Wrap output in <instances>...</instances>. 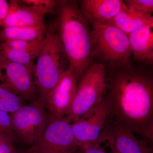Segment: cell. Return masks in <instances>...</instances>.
Listing matches in <instances>:
<instances>
[{"label": "cell", "mask_w": 153, "mask_h": 153, "mask_svg": "<svg viewBox=\"0 0 153 153\" xmlns=\"http://www.w3.org/2000/svg\"><path fill=\"white\" fill-rule=\"evenodd\" d=\"M91 26L94 62L105 67L132 63L128 36L109 23Z\"/></svg>", "instance_id": "cell-4"}, {"label": "cell", "mask_w": 153, "mask_h": 153, "mask_svg": "<svg viewBox=\"0 0 153 153\" xmlns=\"http://www.w3.org/2000/svg\"><path fill=\"white\" fill-rule=\"evenodd\" d=\"M23 99L8 88L0 83V110L13 113L23 105Z\"/></svg>", "instance_id": "cell-18"}, {"label": "cell", "mask_w": 153, "mask_h": 153, "mask_svg": "<svg viewBox=\"0 0 153 153\" xmlns=\"http://www.w3.org/2000/svg\"><path fill=\"white\" fill-rule=\"evenodd\" d=\"M106 96L111 115L146 139L153 126V66H107Z\"/></svg>", "instance_id": "cell-1"}, {"label": "cell", "mask_w": 153, "mask_h": 153, "mask_svg": "<svg viewBox=\"0 0 153 153\" xmlns=\"http://www.w3.org/2000/svg\"><path fill=\"white\" fill-rule=\"evenodd\" d=\"M146 139H147L151 143L152 147V149H153V126L150 130L148 133Z\"/></svg>", "instance_id": "cell-26"}, {"label": "cell", "mask_w": 153, "mask_h": 153, "mask_svg": "<svg viewBox=\"0 0 153 153\" xmlns=\"http://www.w3.org/2000/svg\"><path fill=\"white\" fill-rule=\"evenodd\" d=\"M41 49L33 51H24L0 47V55L11 62L19 63L33 68L35 60L37 59Z\"/></svg>", "instance_id": "cell-17"}, {"label": "cell", "mask_w": 153, "mask_h": 153, "mask_svg": "<svg viewBox=\"0 0 153 153\" xmlns=\"http://www.w3.org/2000/svg\"><path fill=\"white\" fill-rule=\"evenodd\" d=\"M128 37L134 60L148 65L153 57V17Z\"/></svg>", "instance_id": "cell-13"}, {"label": "cell", "mask_w": 153, "mask_h": 153, "mask_svg": "<svg viewBox=\"0 0 153 153\" xmlns=\"http://www.w3.org/2000/svg\"><path fill=\"white\" fill-rule=\"evenodd\" d=\"M47 26L8 27L0 32V38L4 42L13 41H38L44 39Z\"/></svg>", "instance_id": "cell-16"}, {"label": "cell", "mask_w": 153, "mask_h": 153, "mask_svg": "<svg viewBox=\"0 0 153 153\" xmlns=\"http://www.w3.org/2000/svg\"><path fill=\"white\" fill-rule=\"evenodd\" d=\"M9 135L0 133V153H15L12 141Z\"/></svg>", "instance_id": "cell-23"}, {"label": "cell", "mask_w": 153, "mask_h": 153, "mask_svg": "<svg viewBox=\"0 0 153 153\" xmlns=\"http://www.w3.org/2000/svg\"><path fill=\"white\" fill-rule=\"evenodd\" d=\"M0 133L13 137L10 114L2 110H0Z\"/></svg>", "instance_id": "cell-22"}, {"label": "cell", "mask_w": 153, "mask_h": 153, "mask_svg": "<svg viewBox=\"0 0 153 153\" xmlns=\"http://www.w3.org/2000/svg\"><path fill=\"white\" fill-rule=\"evenodd\" d=\"M79 148L71 123L65 118H49L41 139L30 151L32 153H75Z\"/></svg>", "instance_id": "cell-7"}, {"label": "cell", "mask_w": 153, "mask_h": 153, "mask_svg": "<svg viewBox=\"0 0 153 153\" xmlns=\"http://www.w3.org/2000/svg\"><path fill=\"white\" fill-rule=\"evenodd\" d=\"M79 149L81 150V153H107L99 144L82 146Z\"/></svg>", "instance_id": "cell-25"}, {"label": "cell", "mask_w": 153, "mask_h": 153, "mask_svg": "<svg viewBox=\"0 0 153 153\" xmlns=\"http://www.w3.org/2000/svg\"><path fill=\"white\" fill-rule=\"evenodd\" d=\"M153 17L143 16L128 8L121 11L107 23L129 36L149 22Z\"/></svg>", "instance_id": "cell-15"}, {"label": "cell", "mask_w": 153, "mask_h": 153, "mask_svg": "<svg viewBox=\"0 0 153 153\" xmlns=\"http://www.w3.org/2000/svg\"><path fill=\"white\" fill-rule=\"evenodd\" d=\"M77 81L76 75L69 68L63 73L46 102L49 119H60L67 115L76 94Z\"/></svg>", "instance_id": "cell-10"}, {"label": "cell", "mask_w": 153, "mask_h": 153, "mask_svg": "<svg viewBox=\"0 0 153 153\" xmlns=\"http://www.w3.org/2000/svg\"><path fill=\"white\" fill-rule=\"evenodd\" d=\"M10 6L9 2L6 0H0V27L8 15Z\"/></svg>", "instance_id": "cell-24"}, {"label": "cell", "mask_w": 153, "mask_h": 153, "mask_svg": "<svg viewBox=\"0 0 153 153\" xmlns=\"http://www.w3.org/2000/svg\"><path fill=\"white\" fill-rule=\"evenodd\" d=\"M128 8L146 16H152L153 13V0H126Z\"/></svg>", "instance_id": "cell-21"}, {"label": "cell", "mask_w": 153, "mask_h": 153, "mask_svg": "<svg viewBox=\"0 0 153 153\" xmlns=\"http://www.w3.org/2000/svg\"><path fill=\"white\" fill-rule=\"evenodd\" d=\"M79 10L89 26L107 23L121 11L127 9L123 0H80Z\"/></svg>", "instance_id": "cell-12"}, {"label": "cell", "mask_w": 153, "mask_h": 153, "mask_svg": "<svg viewBox=\"0 0 153 153\" xmlns=\"http://www.w3.org/2000/svg\"><path fill=\"white\" fill-rule=\"evenodd\" d=\"M108 141L111 153H152L146 141L137 138L126 127L116 120L107 126L104 141Z\"/></svg>", "instance_id": "cell-11"}, {"label": "cell", "mask_w": 153, "mask_h": 153, "mask_svg": "<svg viewBox=\"0 0 153 153\" xmlns=\"http://www.w3.org/2000/svg\"><path fill=\"white\" fill-rule=\"evenodd\" d=\"M55 18L48 28L54 32L77 80L94 62L91 29L82 17L79 2L57 0Z\"/></svg>", "instance_id": "cell-2"}, {"label": "cell", "mask_w": 153, "mask_h": 153, "mask_svg": "<svg viewBox=\"0 0 153 153\" xmlns=\"http://www.w3.org/2000/svg\"><path fill=\"white\" fill-rule=\"evenodd\" d=\"M20 4L44 16L46 14L55 16L57 0H20Z\"/></svg>", "instance_id": "cell-19"}, {"label": "cell", "mask_w": 153, "mask_h": 153, "mask_svg": "<svg viewBox=\"0 0 153 153\" xmlns=\"http://www.w3.org/2000/svg\"><path fill=\"white\" fill-rule=\"evenodd\" d=\"M152 153H153V149H152Z\"/></svg>", "instance_id": "cell-30"}, {"label": "cell", "mask_w": 153, "mask_h": 153, "mask_svg": "<svg viewBox=\"0 0 153 153\" xmlns=\"http://www.w3.org/2000/svg\"><path fill=\"white\" fill-rule=\"evenodd\" d=\"M10 10L2 27H36L46 26L44 16L22 4L19 1H9Z\"/></svg>", "instance_id": "cell-14"}, {"label": "cell", "mask_w": 153, "mask_h": 153, "mask_svg": "<svg viewBox=\"0 0 153 153\" xmlns=\"http://www.w3.org/2000/svg\"><path fill=\"white\" fill-rule=\"evenodd\" d=\"M2 41H2L1 39V38H0V45H1V44L2 43H1Z\"/></svg>", "instance_id": "cell-29"}, {"label": "cell", "mask_w": 153, "mask_h": 153, "mask_svg": "<svg viewBox=\"0 0 153 153\" xmlns=\"http://www.w3.org/2000/svg\"><path fill=\"white\" fill-rule=\"evenodd\" d=\"M111 114L106 95L90 112L71 123L79 147L100 144Z\"/></svg>", "instance_id": "cell-8"}, {"label": "cell", "mask_w": 153, "mask_h": 153, "mask_svg": "<svg viewBox=\"0 0 153 153\" xmlns=\"http://www.w3.org/2000/svg\"><path fill=\"white\" fill-rule=\"evenodd\" d=\"M36 59L33 68L34 82L39 93L38 101L45 106L49 94L69 68V61L62 45L54 32L48 27L45 41Z\"/></svg>", "instance_id": "cell-3"}, {"label": "cell", "mask_w": 153, "mask_h": 153, "mask_svg": "<svg viewBox=\"0 0 153 153\" xmlns=\"http://www.w3.org/2000/svg\"><path fill=\"white\" fill-rule=\"evenodd\" d=\"M149 65H151V66H153V57L152 58V60H150L149 62V64H148Z\"/></svg>", "instance_id": "cell-27"}, {"label": "cell", "mask_w": 153, "mask_h": 153, "mask_svg": "<svg viewBox=\"0 0 153 153\" xmlns=\"http://www.w3.org/2000/svg\"><path fill=\"white\" fill-rule=\"evenodd\" d=\"M107 91L105 66L94 62L79 79L73 104L64 118L71 123L84 116L100 103Z\"/></svg>", "instance_id": "cell-5"}, {"label": "cell", "mask_w": 153, "mask_h": 153, "mask_svg": "<svg viewBox=\"0 0 153 153\" xmlns=\"http://www.w3.org/2000/svg\"><path fill=\"white\" fill-rule=\"evenodd\" d=\"M33 68L6 60L0 55V83L24 99L35 101L37 91Z\"/></svg>", "instance_id": "cell-9"}, {"label": "cell", "mask_w": 153, "mask_h": 153, "mask_svg": "<svg viewBox=\"0 0 153 153\" xmlns=\"http://www.w3.org/2000/svg\"><path fill=\"white\" fill-rule=\"evenodd\" d=\"M45 38L38 41H7L2 43L0 47L19 51H33L40 50L44 44Z\"/></svg>", "instance_id": "cell-20"}, {"label": "cell", "mask_w": 153, "mask_h": 153, "mask_svg": "<svg viewBox=\"0 0 153 153\" xmlns=\"http://www.w3.org/2000/svg\"><path fill=\"white\" fill-rule=\"evenodd\" d=\"M15 153H17L16 152ZM31 153V152H30V151H28V152H26V153Z\"/></svg>", "instance_id": "cell-28"}, {"label": "cell", "mask_w": 153, "mask_h": 153, "mask_svg": "<svg viewBox=\"0 0 153 153\" xmlns=\"http://www.w3.org/2000/svg\"><path fill=\"white\" fill-rule=\"evenodd\" d=\"M10 114L13 131L23 143L33 146L39 142L49 122L44 105L35 100Z\"/></svg>", "instance_id": "cell-6"}]
</instances>
